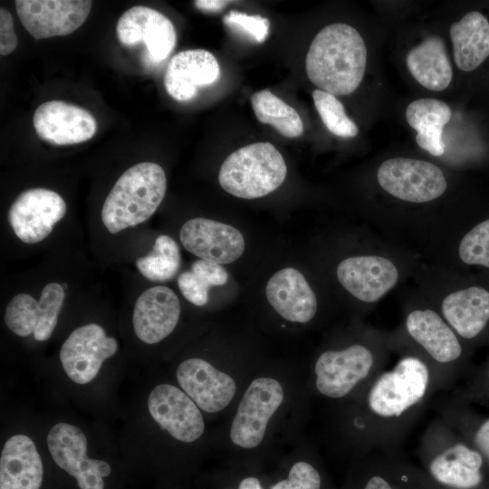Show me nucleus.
<instances>
[{"instance_id":"obj_1","label":"nucleus","mask_w":489,"mask_h":489,"mask_svg":"<svg viewBox=\"0 0 489 489\" xmlns=\"http://www.w3.org/2000/svg\"><path fill=\"white\" fill-rule=\"evenodd\" d=\"M436 392L429 366L416 355L405 354L350 399L328 405L326 442L350 461L372 453L401 454Z\"/></svg>"},{"instance_id":"obj_2","label":"nucleus","mask_w":489,"mask_h":489,"mask_svg":"<svg viewBox=\"0 0 489 489\" xmlns=\"http://www.w3.org/2000/svg\"><path fill=\"white\" fill-rule=\"evenodd\" d=\"M311 399L306 372L261 366L221 421L216 439L221 463L267 468L304 438Z\"/></svg>"},{"instance_id":"obj_3","label":"nucleus","mask_w":489,"mask_h":489,"mask_svg":"<svg viewBox=\"0 0 489 489\" xmlns=\"http://www.w3.org/2000/svg\"><path fill=\"white\" fill-rule=\"evenodd\" d=\"M386 343L376 333L321 350L306 372L311 398L327 405L350 399L384 370Z\"/></svg>"},{"instance_id":"obj_4","label":"nucleus","mask_w":489,"mask_h":489,"mask_svg":"<svg viewBox=\"0 0 489 489\" xmlns=\"http://www.w3.org/2000/svg\"><path fill=\"white\" fill-rule=\"evenodd\" d=\"M367 47L351 25L336 23L313 38L305 59L309 80L319 90L345 96L360 85L367 66Z\"/></svg>"},{"instance_id":"obj_5","label":"nucleus","mask_w":489,"mask_h":489,"mask_svg":"<svg viewBox=\"0 0 489 489\" xmlns=\"http://www.w3.org/2000/svg\"><path fill=\"white\" fill-rule=\"evenodd\" d=\"M417 454L420 468L446 489H479L484 484L483 455L438 416L422 433Z\"/></svg>"},{"instance_id":"obj_6","label":"nucleus","mask_w":489,"mask_h":489,"mask_svg":"<svg viewBox=\"0 0 489 489\" xmlns=\"http://www.w3.org/2000/svg\"><path fill=\"white\" fill-rule=\"evenodd\" d=\"M167 177L161 166L140 162L115 182L101 208V221L111 234L149 219L164 199Z\"/></svg>"},{"instance_id":"obj_7","label":"nucleus","mask_w":489,"mask_h":489,"mask_svg":"<svg viewBox=\"0 0 489 489\" xmlns=\"http://www.w3.org/2000/svg\"><path fill=\"white\" fill-rule=\"evenodd\" d=\"M404 333L411 353L421 358L433 372L437 392L449 388L460 375L464 347L443 316L430 308L411 310L405 318Z\"/></svg>"},{"instance_id":"obj_8","label":"nucleus","mask_w":489,"mask_h":489,"mask_svg":"<svg viewBox=\"0 0 489 489\" xmlns=\"http://www.w3.org/2000/svg\"><path fill=\"white\" fill-rule=\"evenodd\" d=\"M287 166L270 142H255L232 152L222 163L218 181L228 194L244 199L264 197L284 181Z\"/></svg>"},{"instance_id":"obj_9","label":"nucleus","mask_w":489,"mask_h":489,"mask_svg":"<svg viewBox=\"0 0 489 489\" xmlns=\"http://www.w3.org/2000/svg\"><path fill=\"white\" fill-rule=\"evenodd\" d=\"M381 188L392 197L412 203H426L441 197L447 187L443 171L431 162L391 158L377 171Z\"/></svg>"},{"instance_id":"obj_10","label":"nucleus","mask_w":489,"mask_h":489,"mask_svg":"<svg viewBox=\"0 0 489 489\" xmlns=\"http://www.w3.org/2000/svg\"><path fill=\"white\" fill-rule=\"evenodd\" d=\"M150 417L174 441L191 445L206 435L204 413L177 386L158 384L148 398Z\"/></svg>"},{"instance_id":"obj_11","label":"nucleus","mask_w":489,"mask_h":489,"mask_svg":"<svg viewBox=\"0 0 489 489\" xmlns=\"http://www.w3.org/2000/svg\"><path fill=\"white\" fill-rule=\"evenodd\" d=\"M47 446L56 465L77 481L80 489H103V478L110 475V465L87 455V438L78 427L55 424L47 435Z\"/></svg>"},{"instance_id":"obj_12","label":"nucleus","mask_w":489,"mask_h":489,"mask_svg":"<svg viewBox=\"0 0 489 489\" xmlns=\"http://www.w3.org/2000/svg\"><path fill=\"white\" fill-rule=\"evenodd\" d=\"M66 211V203L57 192L34 187L16 197L7 216L14 235L22 242L36 244L49 236Z\"/></svg>"},{"instance_id":"obj_13","label":"nucleus","mask_w":489,"mask_h":489,"mask_svg":"<svg viewBox=\"0 0 489 489\" xmlns=\"http://www.w3.org/2000/svg\"><path fill=\"white\" fill-rule=\"evenodd\" d=\"M119 343L97 323L78 327L71 332L60 350V360L69 379L77 384L91 382L105 360L114 356Z\"/></svg>"},{"instance_id":"obj_14","label":"nucleus","mask_w":489,"mask_h":489,"mask_svg":"<svg viewBox=\"0 0 489 489\" xmlns=\"http://www.w3.org/2000/svg\"><path fill=\"white\" fill-rule=\"evenodd\" d=\"M264 475L267 489H339L305 437L265 468Z\"/></svg>"},{"instance_id":"obj_15","label":"nucleus","mask_w":489,"mask_h":489,"mask_svg":"<svg viewBox=\"0 0 489 489\" xmlns=\"http://www.w3.org/2000/svg\"><path fill=\"white\" fill-rule=\"evenodd\" d=\"M17 15L35 39L68 35L86 21L91 9L89 0H16Z\"/></svg>"},{"instance_id":"obj_16","label":"nucleus","mask_w":489,"mask_h":489,"mask_svg":"<svg viewBox=\"0 0 489 489\" xmlns=\"http://www.w3.org/2000/svg\"><path fill=\"white\" fill-rule=\"evenodd\" d=\"M116 34L119 42L126 47L143 43L154 62L167 59L177 42L172 22L160 12L144 5L125 11L118 20Z\"/></svg>"},{"instance_id":"obj_17","label":"nucleus","mask_w":489,"mask_h":489,"mask_svg":"<svg viewBox=\"0 0 489 489\" xmlns=\"http://www.w3.org/2000/svg\"><path fill=\"white\" fill-rule=\"evenodd\" d=\"M182 245L199 259L218 264L237 260L244 251V239L235 227L208 218L195 217L179 231Z\"/></svg>"},{"instance_id":"obj_18","label":"nucleus","mask_w":489,"mask_h":489,"mask_svg":"<svg viewBox=\"0 0 489 489\" xmlns=\"http://www.w3.org/2000/svg\"><path fill=\"white\" fill-rule=\"evenodd\" d=\"M33 123L36 134L57 146L78 144L91 139L98 124L87 110L63 101H49L37 107Z\"/></svg>"},{"instance_id":"obj_19","label":"nucleus","mask_w":489,"mask_h":489,"mask_svg":"<svg viewBox=\"0 0 489 489\" xmlns=\"http://www.w3.org/2000/svg\"><path fill=\"white\" fill-rule=\"evenodd\" d=\"M340 283L360 302L379 301L398 280L395 264L379 255H357L343 259L336 270Z\"/></svg>"},{"instance_id":"obj_20","label":"nucleus","mask_w":489,"mask_h":489,"mask_svg":"<svg viewBox=\"0 0 489 489\" xmlns=\"http://www.w3.org/2000/svg\"><path fill=\"white\" fill-rule=\"evenodd\" d=\"M180 313V302L172 289L163 285L150 287L139 294L134 304V332L142 342L157 344L174 331Z\"/></svg>"},{"instance_id":"obj_21","label":"nucleus","mask_w":489,"mask_h":489,"mask_svg":"<svg viewBox=\"0 0 489 489\" xmlns=\"http://www.w3.org/2000/svg\"><path fill=\"white\" fill-rule=\"evenodd\" d=\"M265 296L274 312L284 321L306 324L317 314V297L304 275L293 267L273 273L265 286Z\"/></svg>"},{"instance_id":"obj_22","label":"nucleus","mask_w":489,"mask_h":489,"mask_svg":"<svg viewBox=\"0 0 489 489\" xmlns=\"http://www.w3.org/2000/svg\"><path fill=\"white\" fill-rule=\"evenodd\" d=\"M411 462L401 454L372 453L350 461L339 489H412Z\"/></svg>"},{"instance_id":"obj_23","label":"nucleus","mask_w":489,"mask_h":489,"mask_svg":"<svg viewBox=\"0 0 489 489\" xmlns=\"http://www.w3.org/2000/svg\"><path fill=\"white\" fill-rule=\"evenodd\" d=\"M219 77L220 67L214 54L204 49H190L170 59L164 85L173 99L187 101L196 97L199 87L211 85Z\"/></svg>"},{"instance_id":"obj_24","label":"nucleus","mask_w":489,"mask_h":489,"mask_svg":"<svg viewBox=\"0 0 489 489\" xmlns=\"http://www.w3.org/2000/svg\"><path fill=\"white\" fill-rule=\"evenodd\" d=\"M43 463L34 441L17 434L5 442L0 457V489H40Z\"/></svg>"},{"instance_id":"obj_25","label":"nucleus","mask_w":489,"mask_h":489,"mask_svg":"<svg viewBox=\"0 0 489 489\" xmlns=\"http://www.w3.org/2000/svg\"><path fill=\"white\" fill-rule=\"evenodd\" d=\"M440 314L460 339L477 338L489 322V291L472 286L444 297Z\"/></svg>"},{"instance_id":"obj_26","label":"nucleus","mask_w":489,"mask_h":489,"mask_svg":"<svg viewBox=\"0 0 489 489\" xmlns=\"http://www.w3.org/2000/svg\"><path fill=\"white\" fill-rule=\"evenodd\" d=\"M449 34L458 69L474 71L489 56V22L480 12H469L452 24Z\"/></svg>"},{"instance_id":"obj_27","label":"nucleus","mask_w":489,"mask_h":489,"mask_svg":"<svg viewBox=\"0 0 489 489\" xmlns=\"http://www.w3.org/2000/svg\"><path fill=\"white\" fill-rule=\"evenodd\" d=\"M406 63L414 79L429 91H444L452 81L453 70L446 45L438 36H429L411 49Z\"/></svg>"},{"instance_id":"obj_28","label":"nucleus","mask_w":489,"mask_h":489,"mask_svg":"<svg viewBox=\"0 0 489 489\" xmlns=\"http://www.w3.org/2000/svg\"><path fill=\"white\" fill-rule=\"evenodd\" d=\"M251 104L258 121L273 126L283 137L293 139L303 133L298 112L269 90L254 92Z\"/></svg>"},{"instance_id":"obj_29","label":"nucleus","mask_w":489,"mask_h":489,"mask_svg":"<svg viewBox=\"0 0 489 489\" xmlns=\"http://www.w3.org/2000/svg\"><path fill=\"white\" fill-rule=\"evenodd\" d=\"M139 272L152 282H168L178 273L181 264L180 250L177 242L167 235L155 240L152 250L136 260Z\"/></svg>"},{"instance_id":"obj_30","label":"nucleus","mask_w":489,"mask_h":489,"mask_svg":"<svg viewBox=\"0 0 489 489\" xmlns=\"http://www.w3.org/2000/svg\"><path fill=\"white\" fill-rule=\"evenodd\" d=\"M312 99L323 124L332 134L341 138H353L358 134L357 125L348 117L336 96L318 89L313 91Z\"/></svg>"},{"instance_id":"obj_31","label":"nucleus","mask_w":489,"mask_h":489,"mask_svg":"<svg viewBox=\"0 0 489 489\" xmlns=\"http://www.w3.org/2000/svg\"><path fill=\"white\" fill-rule=\"evenodd\" d=\"M40 305L28 293H17L7 303L4 320L15 335L27 337L34 334L39 321Z\"/></svg>"},{"instance_id":"obj_32","label":"nucleus","mask_w":489,"mask_h":489,"mask_svg":"<svg viewBox=\"0 0 489 489\" xmlns=\"http://www.w3.org/2000/svg\"><path fill=\"white\" fill-rule=\"evenodd\" d=\"M406 120L417 132L444 126L450 120L452 111L444 101L423 98L409 103L405 112Z\"/></svg>"},{"instance_id":"obj_33","label":"nucleus","mask_w":489,"mask_h":489,"mask_svg":"<svg viewBox=\"0 0 489 489\" xmlns=\"http://www.w3.org/2000/svg\"><path fill=\"white\" fill-rule=\"evenodd\" d=\"M264 470L258 467L221 463L212 476V489H267Z\"/></svg>"},{"instance_id":"obj_34","label":"nucleus","mask_w":489,"mask_h":489,"mask_svg":"<svg viewBox=\"0 0 489 489\" xmlns=\"http://www.w3.org/2000/svg\"><path fill=\"white\" fill-rule=\"evenodd\" d=\"M64 298V288L58 283H49L42 290L39 300V321L33 334L36 340L45 341L51 338L57 325Z\"/></svg>"},{"instance_id":"obj_35","label":"nucleus","mask_w":489,"mask_h":489,"mask_svg":"<svg viewBox=\"0 0 489 489\" xmlns=\"http://www.w3.org/2000/svg\"><path fill=\"white\" fill-rule=\"evenodd\" d=\"M458 254L466 264L489 268V219L481 222L464 235Z\"/></svg>"},{"instance_id":"obj_36","label":"nucleus","mask_w":489,"mask_h":489,"mask_svg":"<svg viewBox=\"0 0 489 489\" xmlns=\"http://www.w3.org/2000/svg\"><path fill=\"white\" fill-rule=\"evenodd\" d=\"M224 24L248 36L256 43H263L268 36L270 22L258 14L249 15L238 11H231L223 19Z\"/></svg>"},{"instance_id":"obj_37","label":"nucleus","mask_w":489,"mask_h":489,"mask_svg":"<svg viewBox=\"0 0 489 489\" xmlns=\"http://www.w3.org/2000/svg\"><path fill=\"white\" fill-rule=\"evenodd\" d=\"M177 285L181 294L192 304L204 306L207 303L210 285L190 270L178 275Z\"/></svg>"},{"instance_id":"obj_38","label":"nucleus","mask_w":489,"mask_h":489,"mask_svg":"<svg viewBox=\"0 0 489 489\" xmlns=\"http://www.w3.org/2000/svg\"><path fill=\"white\" fill-rule=\"evenodd\" d=\"M192 273L206 281L210 287L222 286L228 280V273L221 264L198 259L192 263L190 269Z\"/></svg>"},{"instance_id":"obj_39","label":"nucleus","mask_w":489,"mask_h":489,"mask_svg":"<svg viewBox=\"0 0 489 489\" xmlns=\"http://www.w3.org/2000/svg\"><path fill=\"white\" fill-rule=\"evenodd\" d=\"M17 36L11 14L4 8L0 9V54L3 56L13 53L17 47Z\"/></svg>"},{"instance_id":"obj_40","label":"nucleus","mask_w":489,"mask_h":489,"mask_svg":"<svg viewBox=\"0 0 489 489\" xmlns=\"http://www.w3.org/2000/svg\"><path fill=\"white\" fill-rule=\"evenodd\" d=\"M443 128L437 127L417 132L416 141L417 145L433 156L439 157L445 152L442 141Z\"/></svg>"},{"instance_id":"obj_41","label":"nucleus","mask_w":489,"mask_h":489,"mask_svg":"<svg viewBox=\"0 0 489 489\" xmlns=\"http://www.w3.org/2000/svg\"><path fill=\"white\" fill-rule=\"evenodd\" d=\"M410 481L412 489H446L433 482L424 471L411 462Z\"/></svg>"},{"instance_id":"obj_42","label":"nucleus","mask_w":489,"mask_h":489,"mask_svg":"<svg viewBox=\"0 0 489 489\" xmlns=\"http://www.w3.org/2000/svg\"><path fill=\"white\" fill-rule=\"evenodd\" d=\"M228 3L222 0H197L194 1V5L202 12L216 13L221 11Z\"/></svg>"},{"instance_id":"obj_43","label":"nucleus","mask_w":489,"mask_h":489,"mask_svg":"<svg viewBox=\"0 0 489 489\" xmlns=\"http://www.w3.org/2000/svg\"><path fill=\"white\" fill-rule=\"evenodd\" d=\"M484 378H485V379L487 381V384L489 385V368H488V369L486 371V374H485Z\"/></svg>"}]
</instances>
